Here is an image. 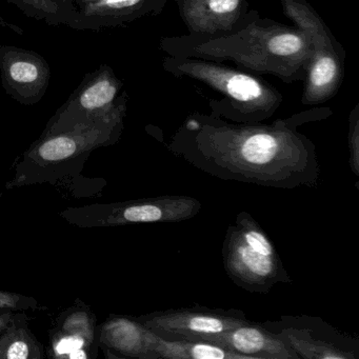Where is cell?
<instances>
[{
  "label": "cell",
  "instance_id": "cell-1",
  "mask_svg": "<svg viewBox=\"0 0 359 359\" xmlns=\"http://www.w3.org/2000/svg\"><path fill=\"white\" fill-rule=\"evenodd\" d=\"M182 154L210 175L273 188L316 186L320 174L314 149L266 131L199 142L197 149L182 150Z\"/></svg>",
  "mask_w": 359,
  "mask_h": 359
},
{
  "label": "cell",
  "instance_id": "cell-2",
  "mask_svg": "<svg viewBox=\"0 0 359 359\" xmlns=\"http://www.w3.org/2000/svg\"><path fill=\"white\" fill-rule=\"evenodd\" d=\"M127 110L126 95L109 112L52 135H41L15 165L7 190L56 184L79 175L92 152L118 142Z\"/></svg>",
  "mask_w": 359,
  "mask_h": 359
},
{
  "label": "cell",
  "instance_id": "cell-3",
  "mask_svg": "<svg viewBox=\"0 0 359 359\" xmlns=\"http://www.w3.org/2000/svg\"><path fill=\"white\" fill-rule=\"evenodd\" d=\"M222 258L233 283L251 293H269L277 283L293 281L270 237L247 212L226 230Z\"/></svg>",
  "mask_w": 359,
  "mask_h": 359
},
{
  "label": "cell",
  "instance_id": "cell-4",
  "mask_svg": "<svg viewBox=\"0 0 359 359\" xmlns=\"http://www.w3.org/2000/svg\"><path fill=\"white\" fill-rule=\"evenodd\" d=\"M203 205L189 196H161L123 203H93L68 208L60 217L77 228H109L132 224H167L194 217Z\"/></svg>",
  "mask_w": 359,
  "mask_h": 359
},
{
  "label": "cell",
  "instance_id": "cell-5",
  "mask_svg": "<svg viewBox=\"0 0 359 359\" xmlns=\"http://www.w3.org/2000/svg\"><path fill=\"white\" fill-rule=\"evenodd\" d=\"M300 359H358L359 342L319 317L283 316L262 323Z\"/></svg>",
  "mask_w": 359,
  "mask_h": 359
},
{
  "label": "cell",
  "instance_id": "cell-6",
  "mask_svg": "<svg viewBox=\"0 0 359 359\" xmlns=\"http://www.w3.org/2000/svg\"><path fill=\"white\" fill-rule=\"evenodd\" d=\"M142 325L167 340H203L229 331L248 320L236 309H170L136 317Z\"/></svg>",
  "mask_w": 359,
  "mask_h": 359
},
{
  "label": "cell",
  "instance_id": "cell-7",
  "mask_svg": "<svg viewBox=\"0 0 359 359\" xmlns=\"http://www.w3.org/2000/svg\"><path fill=\"white\" fill-rule=\"evenodd\" d=\"M121 83L114 71L102 65L85 75L69 100L48 121L41 135H52L109 112L116 104Z\"/></svg>",
  "mask_w": 359,
  "mask_h": 359
},
{
  "label": "cell",
  "instance_id": "cell-8",
  "mask_svg": "<svg viewBox=\"0 0 359 359\" xmlns=\"http://www.w3.org/2000/svg\"><path fill=\"white\" fill-rule=\"evenodd\" d=\"M0 77L8 96L24 106H34L47 93L51 68L37 52L1 45Z\"/></svg>",
  "mask_w": 359,
  "mask_h": 359
},
{
  "label": "cell",
  "instance_id": "cell-9",
  "mask_svg": "<svg viewBox=\"0 0 359 359\" xmlns=\"http://www.w3.org/2000/svg\"><path fill=\"white\" fill-rule=\"evenodd\" d=\"M47 356L60 359H93L98 355L97 319L81 299L60 313L49 331Z\"/></svg>",
  "mask_w": 359,
  "mask_h": 359
},
{
  "label": "cell",
  "instance_id": "cell-10",
  "mask_svg": "<svg viewBox=\"0 0 359 359\" xmlns=\"http://www.w3.org/2000/svg\"><path fill=\"white\" fill-rule=\"evenodd\" d=\"M157 339L134 316L111 315L98 325V344L107 358L159 359Z\"/></svg>",
  "mask_w": 359,
  "mask_h": 359
},
{
  "label": "cell",
  "instance_id": "cell-11",
  "mask_svg": "<svg viewBox=\"0 0 359 359\" xmlns=\"http://www.w3.org/2000/svg\"><path fill=\"white\" fill-rule=\"evenodd\" d=\"M203 340L228 348L245 359H300L276 334L262 323L250 320Z\"/></svg>",
  "mask_w": 359,
  "mask_h": 359
},
{
  "label": "cell",
  "instance_id": "cell-12",
  "mask_svg": "<svg viewBox=\"0 0 359 359\" xmlns=\"http://www.w3.org/2000/svg\"><path fill=\"white\" fill-rule=\"evenodd\" d=\"M15 6L31 20L45 22L50 27L71 28L79 18V9L73 0H6Z\"/></svg>",
  "mask_w": 359,
  "mask_h": 359
},
{
  "label": "cell",
  "instance_id": "cell-13",
  "mask_svg": "<svg viewBox=\"0 0 359 359\" xmlns=\"http://www.w3.org/2000/svg\"><path fill=\"white\" fill-rule=\"evenodd\" d=\"M32 317L16 321L0 334V359H43L45 348L31 331Z\"/></svg>",
  "mask_w": 359,
  "mask_h": 359
},
{
  "label": "cell",
  "instance_id": "cell-14",
  "mask_svg": "<svg viewBox=\"0 0 359 359\" xmlns=\"http://www.w3.org/2000/svg\"><path fill=\"white\" fill-rule=\"evenodd\" d=\"M156 353L159 359H245L207 340H167L159 336Z\"/></svg>",
  "mask_w": 359,
  "mask_h": 359
},
{
  "label": "cell",
  "instance_id": "cell-15",
  "mask_svg": "<svg viewBox=\"0 0 359 359\" xmlns=\"http://www.w3.org/2000/svg\"><path fill=\"white\" fill-rule=\"evenodd\" d=\"M209 79L218 89L241 102H258L264 95L262 85L251 76L231 72H211Z\"/></svg>",
  "mask_w": 359,
  "mask_h": 359
},
{
  "label": "cell",
  "instance_id": "cell-16",
  "mask_svg": "<svg viewBox=\"0 0 359 359\" xmlns=\"http://www.w3.org/2000/svg\"><path fill=\"white\" fill-rule=\"evenodd\" d=\"M0 310L31 312L47 310V306L39 304L36 298L16 292L0 291Z\"/></svg>",
  "mask_w": 359,
  "mask_h": 359
},
{
  "label": "cell",
  "instance_id": "cell-17",
  "mask_svg": "<svg viewBox=\"0 0 359 359\" xmlns=\"http://www.w3.org/2000/svg\"><path fill=\"white\" fill-rule=\"evenodd\" d=\"M337 75V66L331 57H321L315 62L310 74V85L313 89H325L331 85Z\"/></svg>",
  "mask_w": 359,
  "mask_h": 359
},
{
  "label": "cell",
  "instance_id": "cell-18",
  "mask_svg": "<svg viewBox=\"0 0 359 359\" xmlns=\"http://www.w3.org/2000/svg\"><path fill=\"white\" fill-rule=\"evenodd\" d=\"M304 47V41L293 33L277 35L269 43L271 52L275 55L291 56L298 53Z\"/></svg>",
  "mask_w": 359,
  "mask_h": 359
},
{
  "label": "cell",
  "instance_id": "cell-19",
  "mask_svg": "<svg viewBox=\"0 0 359 359\" xmlns=\"http://www.w3.org/2000/svg\"><path fill=\"white\" fill-rule=\"evenodd\" d=\"M26 312H16V311L0 310V334L3 333L10 325L15 323L16 321L28 318Z\"/></svg>",
  "mask_w": 359,
  "mask_h": 359
},
{
  "label": "cell",
  "instance_id": "cell-20",
  "mask_svg": "<svg viewBox=\"0 0 359 359\" xmlns=\"http://www.w3.org/2000/svg\"><path fill=\"white\" fill-rule=\"evenodd\" d=\"M209 6L213 13H232L238 8L239 0H210Z\"/></svg>",
  "mask_w": 359,
  "mask_h": 359
}]
</instances>
